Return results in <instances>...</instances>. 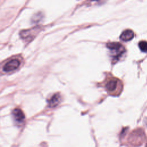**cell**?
Instances as JSON below:
<instances>
[{
  "label": "cell",
  "mask_w": 147,
  "mask_h": 147,
  "mask_svg": "<svg viewBox=\"0 0 147 147\" xmlns=\"http://www.w3.org/2000/svg\"><path fill=\"white\" fill-rule=\"evenodd\" d=\"M119 84H121L120 81L117 78H112L108 80L106 84V88L109 92H114L117 90L118 87H119Z\"/></svg>",
  "instance_id": "obj_3"
},
{
  "label": "cell",
  "mask_w": 147,
  "mask_h": 147,
  "mask_svg": "<svg viewBox=\"0 0 147 147\" xmlns=\"http://www.w3.org/2000/svg\"><path fill=\"white\" fill-rule=\"evenodd\" d=\"M20 65V61L18 59H11L7 61L3 67V71L6 72H11L17 69Z\"/></svg>",
  "instance_id": "obj_2"
},
{
  "label": "cell",
  "mask_w": 147,
  "mask_h": 147,
  "mask_svg": "<svg viewBox=\"0 0 147 147\" xmlns=\"http://www.w3.org/2000/svg\"><path fill=\"white\" fill-rule=\"evenodd\" d=\"M61 100V96L59 93L54 94L48 100V106L51 107H54L57 106Z\"/></svg>",
  "instance_id": "obj_7"
},
{
  "label": "cell",
  "mask_w": 147,
  "mask_h": 147,
  "mask_svg": "<svg viewBox=\"0 0 147 147\" xmlns=\"http://www.w3.org/2000/svg\"><path fill=\"white\" fill-rule=\"evenodd\" d=\"M138 46L141 51L144 52H147V42L146 41H141L138 43Z\"/></svg>",
  "instance_id": "obj_8"
},
{
  "label": "cell",
  "mask_w": 147,
  "mask_h": 147,
  "mask_svg": "<svg viewBox=\"0 0 147 147\" xmlns=\"http://www.w3.org/2000/svg\"><path fill=\"white\" fill-rule=\"evenodd\" d=\"M134 32L130 29H126L123 31L120 35V39L123 41H128L134 37Z\"/></svg>",
  "instance_id": "obj_6"
},
{
  "label": "cell",
  "mask_w": 147,
  "mask_h": 147,
  "mask_svg": "<svg viewBox=\"0 0 147 147\" xmlns=\"http://www.w3.org/2000/svg\"><path fill=\"white\" fill-rule=\"evenodd\" d=\"M107 47L111 52L112 60L116 62L123 55L125 49L123 45L118 42H110L107 44Z\"/></svg>",
  "instance_id": "obj_1"
},
{
  "label": "cell",
  "mask_w": 147,
  "mask_h": 147,
  "mask_svg": "<svg viewBox=\"0 0 147 147\" xmlns=\"http://www.w3.org/2000/svg\"><path fill=\"white\" fill-rule=\"evenodd\" d=\"M146 147H147V144H146Z\"/></svg>",
  "instance_id": "obj_9"
},
{
  "label": "cell",
  "mask_w": 147,
  "mask_h": 147,
  "mask_svg": "<svg viewBox=\"0 0 147 147\" xmlns=\"http://www.w3.org/2000/svg\"><path fill=\"white\" fill-rule=\"evenodd\" d=\"M12 115L14 119L18 123H21L25 119V115L22 111L18 108H16L13 110Z\"/></svg>",
  "instance_id": "obj_5"
},
{
  "label": "cell",
  "mask_w": 147,
  "mask_h": 147,
  "mask_svg": "<svg viewBox=\"0 0 147 147\" xmlns=\"http://www.w3.org/2000/svg\"><path fill=\"white\" fill-rule=\"evenodd\" d=\"M37 32V28H33L30 29L22 30L20 33L21 37L23 39L28 40L29 38L32 39V37H34L36 34Z\"/></svg>",
  "instance_id": "obj_4"
}]
</instances>
